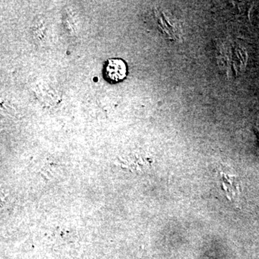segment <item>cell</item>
I'll use <instances>...</instances> for the list:
<instances>
[{
    "label": "cell",
    "mask_w": 259,
    "mask_h": 259,
    "mask_svg": "<svg viewBox=\"0 0 259 259\" xmlns=\"http://www.w3.org/2000/svg\"><path fill=\"white\" fill-rule=\"evenodd\" d=\"M127 68L125 61L120 59H111L107 61L105 67L107 79L111 82H118L127 76Z\"/></svg>",
    "instance_id": "obj_1"
}]
</instances>
